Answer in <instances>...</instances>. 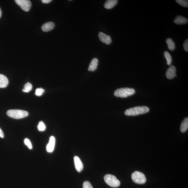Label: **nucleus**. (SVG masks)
I'll return each mask as SVG.
<instances>
[{"instance_id": "nucleus-1", "label": "nucleus", "mask_w": 188, "mask_h": 188, "mask_svg": "<svg viewBox=\"0 0 188 188\" xmlns=\"http://www.w3.org/2000/svg\"><path fill=\"white\" fill-rule=\"evenodd\" d=\"M149 111V107L147 106H137L127 109L124 114L127 116H133L143 114L148 112Z\"/></svg>"}, {"instance_id": "nucleus-2", "label": "nucleus", "mask_w": 188, "mask_h": 188, "mask_svg": "<svg viewBox=\"0 0 188 188\" xmlns=\"http://www.w3.org/2000/svg\"><path fill=\"white\" fill-rule=\"evenodd\" d=\"M136 92L135 89L132 88L118 89L114 92V95L116 97L126 98L134 95Z\"/></svg>"}, {"instance_id": "nucleus-3", "label": "nucleus", "mask_w": 188, "mask_h": 188, "mask_svg": "<svg viewBox=\"0 0 188 188\" xmlns=\"http://www.w3.org/2000/svg\"><path fill=\"white\" fill-rule=\"evenodd\" d=\"M7 114L11 118L14 119H21L28 115L27 111L20 109H10L7 112Z\"/></svg>"}, {"instance_id": "nucleus-4", "label": "nucleus", "mask_w": 188, "mask_h": 188, "mask_svg": "<svg viewBox=\"0 0 188 188\" xmlns=\"http://www.w3.org/2000/svg\"><path fill=\"white\" fill-rule=\"evenodd\" d=\"M104 179L105 182L111 187H117L120 185V181L115 176L112 174H106L104 176Z\"/></svg>"}, {"instance_id": "nucleus-5", "label": "nucleus", "mask_w": 188, "mask_h": 188, "mask_svg": "<svg viewBox=\"0 0 188 188\" xmlns=\"http://www.w3.org/2000/svg\"><path fill=\"white\" fill-rule=\"evenodd\" d=\"M131 178L133 182L138 184H144L146 182V179L145 174L139 171L133 172L132 174Z\"/></svg>"}, {"instance_id": "nucleus-6", "label": "nucleus", "mask_w": 188, "mask_h": 188, "mask_svg": "<svg viewBox=\"0 0 188 188\" xmlns=\"http://www.w3.org/2000/svg\"><path fill=\"white\" fill-rule=\"evenodd\" d=\"M15 3L22 9L26 12H28L31 8V2L29 0H15Z\"/></svg>"}, {"instance_id": "nucleus-7", "label": "nucleus", "mask_w": 188, "mask_h": 188, "mask_svg": "<svg viewBox=\"0 0 188 188\" xmlns=\"http://www.w3.org/2000/svg\"><path fill=\"white\" fill-rule=\"evenodd\" d=\"M55 136H51L49 139V142L46 147V151L48 153H52L55 149Z\"/></svg>"}, {"instance_id": "nucleus-8", "label": "nucleus", "mask_w": 188, "mask_h": 188, "mask_svg": "<svg viewBox=\"0 0 188 188\" xmlns=\"http://www.w3.org/2000/svg\"><path fill=\"white\" fill-rule=\"evenodd\" d=\"M98 37L100 41L107 45L111 44V38L109 36L105 34V33L100 32Z\"/></svg>"}, {"instance_id": "nucleus-9", "label": "nucleus", "mask_w": 188, "mask_h": 188, "mask_svg": "<svg viewBox=\"0 0 188 188\" xmlns=\"http://www.w3.org/2000/svg\"><path fill=\"white\" fill-rule=\"evenodd\" d=\"M176 68L173 65H171L168 68L166 73V77L168 79H173L176 77Z\"/></svg>"}, {"instance_id": "nucleus-10", "label": "nucleus", "mask_w": 188, "mask_h": 188, "mask_svg": "<svg viewBox=\"0 0 188 188\" xmlns=\"http://www.w3.org/2000/svg\"><path fill=\"white\" fill-rule=\"evenodd\" d=\"M74 162L75 169L78 172H81L83 169V164L81 160L77 156L74 157Z\"/></svg>"}, {"instance_id": "nucleus-11", "label": "nucleus", "mask_w": 188, "mask_h": 188, "mask_svg": "<svg viewBox=\"0 0 188 188\" xmlns=\"http://www.w3.org/2000/svg\"><path fill=\"white\" fill-rule=\"evenodd\" d=\"M55 27V24L52 22H48L45 23L42 26V30L44 32H48L52 30Z\"/></svg>"}, {"instance_id": "nucleus-12", "label": "nucleus", "mask_w": 188, "mask_h": 188, "mask_svg": "<svg viewBox=\"0 0 188 188\" xmlns=\"http://www.w3.org/2000/svg\"><path fill=\"white\" fill-rule=\"evenodd\" d=\"M98 62L99 61L97 58H93L89 64L88 70L91 71H95L97 68Z\"/></svg>"}, {"instance_id": "nucleus-13", "label": "nucleus", "mask_w": 188, "mask_h": 188, "mask_svg": "<svg viewBox=\"0 0 188 188\" xmlns=\"http://www.w3.org/2000/svg\"><path fill=\"white\" fill-rule=\"evenodd\" d=\"M118 2L117 0H108L105 3L104 7L107 9H111L117 5Z\"/></svg>"}, {"instance_id": "nucleus-14", "label": "nucleus", "mask_w": 188, "mask_h": 188, "mask_svg": "<svg viewBox=\"0 0 188 188\" xmlns=\"http://www.w3.org/2000/svg\"><path fill=\"white\" fill-rule=\"evenodd\" d=\"M8 80L5 76L0 74V88H5L7 86Z\"/></svg>"}, {"instance_id": "nucleus-15", "label": "nucleus", "mask_w": 188, "mask_h": 188, "mask_svg": "<svg viewBox=\"0 0 188 188\" xmlns=\"http://www.w3.org/2000/svg\"><path fill=\"white\" fill-rule=\"evenodd\" d=\"M188 21L186 18L179 15L174 20V22L177 24H183L187 23Z\"/></svg>"}, {"instance_id": "nucleus-16", "label": "nucleus", "mask_w": 188, "mask_h": 188, "mask_svg": "<svg viewBox=\"0 0 188 188\" xmlns=\"http://www.w3.org/2000/svg\"><path fill=\"white\" fill-rule=\"evenodd\" d=\"M188 128V118H186L183 120L181 124L180 127V130L182 133L186 131Z\"/></svg>"}, {"instance_id": "nucleus-17", "label": "nucleus", "mask_w": 188, "mask_h": 188, "mask_svg": "<svg viewBox=\"0 0 188 188\" xmlns=\"http://www.w3.org/2000/svg\"><path fill=\"white\" fill-rule=\"evenodd\" d=\"M168 48L170 50L174 51L175 48V44L171 38H168L166 40Z\"/></svg>"}, {"instance_id": "nucleus-18", "label": "nucleus", "mask_w": 188, "mask_h": 188, "mask_svg": "<svg viewBox=\"0 0 188 188\" xmlns=\"http://www.w3.org/2000/svg\"><path fill=\"white\" fill-rule=\"evenodd\" d=\"M164 56L167 60L168 65H171L172 62V58L169 52L166 51H165L164 52Z\"/></svg>"}, {"instance_id": "nucleus-19", "label": "nucleus", "mask_w": 188, "mask_h": 188, "mask_svg": "<svg viewBox=\"0 0 188 188\" xmlns=\"http://www.w3.org/2000/svg\"><path fill=\"white\" fill-rule=\"evenodd\" d=\"M32 88V85L30 83L28 82L24 85V88L22 89V91L24 92L28 93L31 90Z\"/></svg>"}, {"instance_id": "nucleus-20", "label": "nucleus", "mask_w": 188, "mask_h": 188, "mask_svg": "<svg viewBox=\"0 0 188 188\" xmlns=\"http://www.w3.org/2000/svg\"><path fill=\"white\" fill-rule=\"evenodd\" d=\"M37 128L38 130L40 131H44L46 129V126L44 123L41 121L39 122V124L38 125Z\"/></svg>"}, {"instance_id": "nucleus-21", "label": "nucleus", "mask_w": 188, "mask_h": 188, "mask_svg": "<svg viewBox=\"0 0 188 188\" xmlns=\"http://www.w3.org/2000/svg\"><path fill=\"white\" fill-rule=\"evenodd\" d=\"M176 2L179 5L185 8H188V1H184V0H176Z\"/></svg>"}, {"instance_id": "nucleus-22", "label": "nucleus", "mask_w": 188, "mask_h": 188, "mask_svg": "<svg viewBox=\"0 0 188 188\" xmlns=\"http://www.w3.org/2000/svg\"><path fill=\"white\" fill-rule=\"evenodd\" d=\"M24 144L28 147L29 149H33L32 144H31L30 140L29 139H28L25 138L24 140Z\"/></svg>"}, {"instance_id": "nucleus-23", "label": "nucleus", "mask_w": 188, "mask_h": 188, "mask_svg": "<svg viewBox=\"0 0 188 188\" xmlns=\"http://www.w3.org/2000/svg\"><path fill=\"white\" fill-rule=\"evenodd\" d=\"M44 89L42 88H37L35 91V95L37 96H40L44 92Z\"/></svg>"}, {"instance_id": "nucleus-24", "label": "nucleus", "mask_w": 188, "mask_h": 188, "mask_svg": "<svg viewBox=\"0 0 188 188\" xmlns=\"http://www.w3.org/2000/svg\"><path fill=\"white\" fill-rule=\"evenodd\" d=\"M83 188H93L92 185L89 181H85L83 183Z\"/></svg>"}, {"instance_id": "nucleus-25", "label": "nucleus", "mask_w": 188, "mask_h": 188, "mask_svg": "<svg viewBox=\"0 0 188 188\" xmlns=\"http://www.w3.org/2000/svg\"><path fill=\"white\" fill-rule=\"evenodd\" d=\"M183 49L186 52L188 51V39H187L184 42V43L183 44Z\"/></svg>"}, {"instance_id": "nucleus-26", "label": "nucleus", "mask_w": 188, "mask_h": 188, "mask_svg": "<svg viewBox=\"0 0 188 188\" xmlns=\"http://www.w3.org/2000/svg\"><path fill=\"white\" fill-rule=\"evenodd\" d=\"M52 1L51 0H42V3L44 4H49Z\"/></svg>"}, {"instance_id": "nucleus-27", "label": "nucleus", "mask_w": 188, "mask_h": 188, "mask_svg": "<svg viewBox=\"0 0 188 188\" xmlns=\"http://www.w3.org/2000/svg\"><path fill=\"white\" fill-rule=\"evenodd\" d=\"M4 134L2 130L0 128V137L3 138L4 137Z\"/></svg>"}, {"instance_id": "nucleus-28", "label": "nucleus", "mask_w": 188, "mask_h": 188, "mask_svg": "<svg viewBox=\"0 0 188 188\" xmlns=\"http://www.w3.org/2000/svg\"><path fill=\"white\" fill-rule=\"evenodd\" d=\"M2 14V10L1 8H0V18L1 17Z\"/></svg>"}]
</instances>
